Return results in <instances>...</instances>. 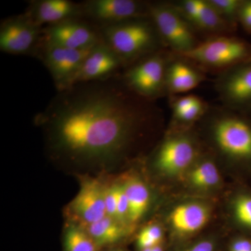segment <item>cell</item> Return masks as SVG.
I'll return each mask as SVG.
<instances>
[{"instance_id":"1","label":"cell","mask_w":251,"mask_h":251,"mask_svg":"<svg viewBox=\"0 0 251 251\" xmlns=\"http://www.w3.org/2000/svg\"><path fill=\"white\" fill-rule=\"evenodd\" d=\"M127 88L122 79L77 84L58 92L38 115L56 147L88 159L121 155L156 110Z\"/></svg>"},{"instance_id":"2","label":"cell","mask_w":251,"mask_h":251,"mask_svg":"<svg viewBox=\"0 0 251 251\" xmlns=\"http://www.w3.org/2000/svg\"><path fill=\"white\" fill-rule=\"evenodd\" d=\"M102 39L124 67H129L165 48L151 18L144 16L99 28Z\"/></svg>"},{"instance_id":"3","label":"cell","mask_w":251,"mask_h":251,"mask_svg":"<svg viewBox=\"0 0 251 251\" xmlns=\"http://www.w3.org/2000/svg\"><path fill=\"white\" fill-rule=\"evenodd\" d=\"M209 132L220 152L234 159L251 158V124L228 108L208 109Z\"/></svg>"},{"instance_id":"4","label":"cell","mask_w":251,"mask_h":251,"mask_svg":"<svg viewBox=\"0 0 251 251\" xmlns=\"http://www.w3.org/2000/svg\"><path fill=\"white\" fill-rule=\"evenodd\" d=\"M180 57L193 64L209 69H221L222 72L250 61L251 48L247 42L238 38L226 34L216 35L200 42L194 49Z\"/></svg>"},{"instance_id":"5","label":"cell","mask_w":251,"mask_h":251,"mask_svg":"<svg viewBox=\"0 0 251 251\" xmlns=\"http://www.w3.org/2000/svg\"><path fill=\"white\" fill-rule=\"evenodd\" d=\"M148 11L165 48L176 55L187 53L201 42L196 37L194 27L173 4L148 3Z\"/></svg>"},{"instance_id":"6","label":"cell","mask_w":251,"mask_h":251,"mask_svg":"<svg viewBox=\"0 0 251 251\" xmlns=\"http://www.w3.org/2000/svg\"><path fill=\"white\" fill-rule=\"evenodd\" d=\"M170 58L171 55L163 50L150 54L127 67L122 82L138 97L153 101L166 92V69Z\"/></svg>"},{"instance_id":"7","label":"cell","mask_w":251,"mask_h":251,"mask_svg":"<svg viewBox=\"0 0 251 251\" xmlns=\"http://www.w3.org/2000/svg\"><path fill=\"white\" fill-rule=\"evenodd\" d=\"M101 41L98 27L83 18H75L43 28L40 46L85 50Z\"/></svg>"},{"instance_id":"8","label":"cell","mask_w":251,"mask_h":251,"mask_svg":"<svg viewBox=\"0 0 251 251\" xmlns=\"http://www.w3.org/2000/svg\"><path fill=\"white\" fill-rule=\"evenodd\" d=\"M43 27L25 14L4 20L0 26V50L11 54H36L40 47Z\"/></svg>"},{"instance_id":"9","label":"cell","mask_w":251,"mask_h":251,"mask_svg":"<svg viewBox=\"0 0 251 251\" xmlns=\"http://www.w3.org/2000/svg\"><path fill=\"white\" fill-rule=\"evenodd\" d=\"M93 48L75 50L41 46L36 55L49 70L57 91L62 92L72 87L82 63Z\"/></svg>"},{"instance_id":"10","label":"cell","mask_w":251,"mask_h":251,"mask_svg":"<svg viewBox=\"0 0 251 251\" xmlns=\"http://www.w3.org/2000/svg\"><path fill=\"white\" fill-rule=\"evenodd\" d=\"M83 19L99 28L149 16L148 3L137 0H88L82 2Z\"/></svg>"},{"instance_id":"11","label":"cell","mask_w":251,"mask_h":251,"mask_svg":"<svg viewBox=\"0 0 251 251\" xmlns=\"http://www.w3.org/2000/svg\"><path fill=\"white\" fill-rule=\"evenodd\" d=\"M215 87L225 108L234 111L251 108V61L221 72Z\"/></svg>"},{"instance_id":"12","label":"cell","mask_w":251,"mask_h":251,"mask_svg":"<svg viewBox=\"0 0 251 251\" xmlns=\"http://www.w3.org/2000/svg\"><path fill=\"white\" fill-rule=\"evenodd\" d=\"M197 155L196 143L186 134L172 135L161 144L156 154V164L168 175L178 174L191 166Z\"/></svg>"},{"instance_id":"13","label":"cell","mask_w":251,"mask_h":251,"mask_svg":"<svg viewBox=\"0 0 251 251\" xmlns=\"http://www.w3.org/2000/svg\"><path fill=\"white\" fill-rule=\"evenodd\" d=\"M123 67L118 56L102 39L91 50L72 86L110 78L115 76L117 71Z\"/></svg>"},{"instance_id":"14","label":"cell","mask_w":251,"mask_h":251,"mask_svg":"<svg viewBox=\"0 0 251 251\" xmlns=\"http://www.w3.org/2000/svg\"><path fill=\"white\" fill-rule=\"evenodd\" d=\"M41 27L52 25L68 20L83 18L82 3L70 0H34L25 13Z\"/></svg>"},{"instance_id":"15","label":"cell","mask_w":251,"mask_h":251,"mask_svg":"<svg viewBox=\"0 0 251 251\" xmlns=\"http://www.w3.org/2000/svg\"><path fill=\"white\" fill-rule=\"evenodd\" d=\"M190 62L180 56L171 57L167 66L166 91L176 95L194 90L204 80V74Z\"/></svg>"},{"instance_id":"16","label":"cell","mask_w":251,"mask_h":251,"mask_svg":"<svg viewBox=\"0 0 251 251\" xmlns=\"http://www.w3.org/2000/svg\"><path fill=\"white\" fill-rule=\"evenodd\" d=\"M72 206L77 215L89 225L103 219L107 216L105 189L97 181H85L74 200Z\"/></svg>"},{"instance_id":"17","label":"cell","mask_w":251,"mask_h":251,"mask_svg":"<svg viewBox=\"0 0 251 251\" xmlns=\"http://www.w3.org/2000/svg\"><path fill=\"white\" fill-rule=\"evenodd\" d=\"M209 219V209L199 203H187L176 206L171 215L172 226L183 234L197 232L205 226Z\"/></svg>"},{"instance_id":"18","label":"cell","mask_w":251,"mask_h":251,"mask_svg":"<svg viewBox=\"0 0 251 251\" xmlns=\"http://www.w3.org/2000/svg\"><path fill=\"white\" fill-rule=\"evenodd\" d=\"M128 203V219L137 222L148 209L150 192L146 185L138 179H130L123 184Z\"/></svg>"},{"instance_id":"19","label":"cell","mask_w":251,"mask_h":251,"mask_svg":"<svg viewBox=\"0 0 251 251\" xmlns=\"http://www.w3.org/2000/svg\"><path fill=\"white\" fill-rule=\"evenodd\" d=\"M193 27L216 36L224 35L226 31L232 29L208 0H202L199 15Z\"/></svg>"},{"instance_id":"20","label":"cell","mask_w":251,"mask_h":251,"mask_svg":"<svg viewBox=\"0 0 251 251\" xmlns=\"http://www.w3.org/2000/svg\"><path fill=\"white\" fill-rule=\"evenodd\" d=\"M88 234L97 245H106L117 242L122 237L123 230L115 219L106 216L89 225Z\"/></svg>"},{"instance_id":"21","label":"cell","mask_w":251,"mask_h":251,"mask_svg":"<svg viewBox=\"0 0 251 251\" xmlns=\"http://www.w3.org/2000/svg\"><path fill=\"white\" fill-rule=\"evenodd\" d=\"M190 179L191 183L196 187H212L219 183V170L212 161H202L195 167L190 176Z\"/></svg>"},{"instance_id":"22","label":"cell","mask_w":251,"mask_h":251,"mask_svg":"<svg viewBox=\"0 0 251 251\" xmlns=\"http://www.w3.org/2000/svg\"><path fill=\"white\" fill-rule=\"evenodd\" d=\"M97 246L88 234L75 227L69 229L66 234L67 251H97Z\"/></svg>"},{"instance_id":"23","label":"cell","mask_w":251,"mask_h":251,"mask_svg":"<svg viewBox=\"0 0 251 251\" xmlns=\"http://www.w3.org/2000/svg\"><path fill=\"white\" fill-rule=\"evenodd\" d=\"M213 7L232 28L238 23L243 0H208Z\"/></svg>"},{"instance_id":"24","label":"cell","mask_w":251,"mask_h":251,"mask_svg":"<svg viewBox=\"0 0 251 251\" xmlns=\"http://www.w3.org/2000/svg\"><path fill=\"white\" fill-rule=\"evenodd\" d=\"M163 239L161 227L156 225H151L145 227L138 237V246L141 250L159 246Z\"/></svg>"},{"instance_id":"25","label":"cell","mask_w":251,"mask_h":251,"mask_svg":"<svg viewBox=\"0 0 251 251\" xmlns=\"http://www.w3.org/2000/svg\"><path fill=\"white\" fill-rule=\"evenodd\" d=\"M208 109L209 106L201 99L199 101L188 108L187 110L181 112L177 116L174 117V119L176 122L183 125L192 124L204 117Z\"/></svg>"},{"instance_id":"26","label":"cell","mask_w":251,"mask_h":251,"mask_svg":"<svg viewBox=\"0 0 251 251\" xmlns=\"http://www.w3.org/2000/svg\"><path fill=\"white\" fill-rule=\"evenodd\" d=\"M201 3L202 0H184L173 5L193 27L199 15Z\"/></svg>"},{"instance_id":"27","label":"cell","mask_w":251,"mask_h":251,"mask_svg":"<svg viewBox=\"0 0 251 251\" xmlns=\"http://www.w3.org/2000/svg\"><path fill=\"white\" fill-rule=\"evenodd\" d=\"M234 212L239 222L251 227V197L238 198L234 204Z\"/></svg>"},{"instance_id":"28","label":"cell","mask_w":251,"mask_h":251,"mask_svg":"<svg viewBox=\"0 0 251 251\" xmlns=\"http://www.w3.org/2000/svg\"><path fill=\"white\" fill-rule=\"evenodd\" d=\"M201 99L199 97L193 94H187V95L175 97L171 104L173 117L177 116L181 112L187 110L188 108L199 101Z\"/></svg>"},{"instance_id":"29","label":"cell","mask_w":251,"mask_h":251,"mask_svg":"<svg viewBox=\"0 0 251 251\" xmlns=\"http://www.w3.org/2000/svg\"><path fill=\"white\" fill-rule=\"evenodd\" d=\"M118 185L105 189V206L107 216L116 219Z\"/></svg>"},{"instance_id":"30","label":"cell","mask_w":251,"mask_h":251,"mask_svg":"<svg viewBox=\"0 0 251 251\" xmlns=\"http://www.w3.org/2000/svg\"><path fill=\"white\" fill-rule=\"evenodd\" d=\"M128 216V203L123 185L118 186L116 219L123 220Z\"/></svg>"},{"instance_id":"31","label":"cell","mask_w":251,"mask_h":251,"mask_svg":"<svg viewBox=\"0 0 251 251\" xmlns=\"http://www.w3.org/2000/svg\"><path fill=\"white\" fill-rule=\"evenodd\" d=\"M214 244L210 241H202L186 251H213Z\"/></svg>"},{"instance_id":"32","label":"cell","mask_w":251,"mask_h":251,"mask_svg":"<svg viewBox=\"0 0 251 251\" xmlns=\"http://www.w3.org/2000/svg\"><path fill=\"white\" fill-rule=\"evenodd\" d=\"M251 247V243L244 239L237 240L232 244L231 251H246Z\"/></svg>"},{"instance_id":"33","label":"cell","mask_w":251,"mask_h":251,"mask_svg":"<svg viewBox=\"0 0 251 251\" xmlns=\"http://www.w3.org/2000/svg\"><path fill=\"white\" fill-rule=\"evenodd\" d=\"M163 251V249L160 246H157V247L152 248V251Z\"/></svg>"},{"instance_id":"34","label":"cell","mask_w":251,"mask_h":251,"mask_svg":"<svg viewBox=\"0 0 251 251\" xmlns=\"http://www.w3.org/2000/svg\"><path fill=\"white\" fill-rule=\"evenodd\" d=\"M152 251V248H150V249H143V250H142V251Z\"/></svg>"}]
</instances>
